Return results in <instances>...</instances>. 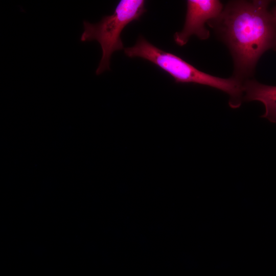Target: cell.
<instances>
[{"label": "cell", "instance_id": "obj_6", "mask_svg": "<svg viewBox=\"0 0 276 276\" xmlns=\"http://www.w3.org/2000/svg\"><path fill=\"white\" fill-rule=\"evenodd\" d=\"M272 14L273 16L274 17V19L276 20V7L274 8V9L272 11Z\"/></svg>", "mask_w": 276, "mask_h": 276}, {"label": "cell", "instance_id": "obj_4", "mask_svg": "<svg viewBox=\"0 0 276 276\" xmlns=\"http://www.w3.org/2000/svg\"><path fill=\"white\" fill-rule=\"evenodd\" d=\"M222 10L223 6L219 1H187L185 24L181 31L174 35L175 43L183 46L193 35L201 40L208 39L210 34L205 25L217 17Z\"/></svg>", "mask_w": 276, "mask_h": 276}, {"label": "cell", "instance_id": "obj_3", "mask_svg": "<svg viewBox=\"0 0 276 276\" xmlns=\"http://www.w3.org/2000/svg\"><path fill=\"white\" fill-rule=\"evenodd\" d=\"M144 0H122L113 13L104 16L96 24L83 22L82 41L96 40L101 45L102 55L96 70L97 75L109 70L110 57L113 52L124 49L121 34L124 28L133 20L139 19L146 11Z\"/></svg>", "mask_w": 276, "mask_h": 276}, {"label": "cell", "instance_id": "obj_5", "mask_svg": "<svg viewBox=\"0 0 276 276\" xmlns=\"http://www.w3.org/2000/svg\"><path fill=\"white\" fill-rule=\"evenodd\" d=\"M244 100L262 102L265 111L263 118L276 123V86L264 85L256 80H248L243 83Z\"/></svg>", "mask_w": 276, "mask_h": 276}, {"label": "cell", "instance_id": "obj_1", "mask_svg": "<svg viewBox=\"0 0 276 276\" xmlns=\"http://www.w3.org/2000/svg\"><path fill=\"white\" fill-rule=\"evenodd\" d=\"M269 3L233 1L208 22L229 48L235 65L234 77L240 80L252 74L265 51L276 48V20L268 10Z\"/></svg>", "mask_w": 276, "mask_h": 276}, {"label": "cell", "instance_id": "obj_2", "mask_svg": "<svg viewBox=\"0 0 276 276\" xmlns=\"http://www.w3.org/2000/svg\"><path fill=\"white\" fill-rule=\"evenodd\" d=\"M130 58L140 57L148 60L169 74L177 83H195L221 90L230 97L229 106H240L243 95V83L233 77L224 79L200 71L179 57L165 52L140 36L135 44L124 49Z\"/></svg>", "mask_w": 276, "mask_h": 276}]
</instances>
